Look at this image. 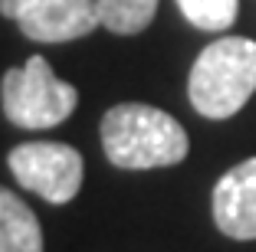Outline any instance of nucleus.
Listing matches in <instances>:
<instances>
[{
  "label": "nucleus",
  "instance_id": "obj_1",
  "mask_svg": "<svg viewBox=\"0 0 256 252\" xmlns=\"http://www.w3.org/2000/svg\"><path fill=\"white\" fill-rule=\"evenodd\" d=\"M106 157L122 171H151L181 164L190 151L188 131L174 115L142 102H125L102 118Z\"/></svg>",
  "mask_w": 256,
  "mask_h": 252
},
{
  "label": "nucleus",
  "instance_id": "obj_2",
  "mask_svg": "<svg viewBox=\"0 0 256 252\" xmlns=\"http://www.w3.org/2000/svg\"><path fill=\"white\" fill-rule=\"evenodd\" d=\"M256 92V43L246 36H224L197 56L188 79L190 105L204 118L224 121Z\"/></svg>",
  "mask_w": 256,
  "mask_h": 252
},
{
  "label": "nucleus",
  "instance_id": "obj_3",
  "mask_svg": "<svg viewBox=\"0 0 256 252\" xmlns=\"http://www.w3.org/2000/svg\"><path fill=\"white\" fill-rule=\"evenodd\" d=\"M0 102L10 125L26 131H46L69 118L79 105L76 85L62 82L43 56H30L26 66L10 69L0 85Z\"/></svg>",
  "mask_w": 256,
  "mask_h": 252
},
{
  "label": "nucleus",
  "instance_id": "obj_4",
  "mask_svg": "<svg viewBox=\"0 0 256 252\" xmlns=\"http://www.w3.org/2000/svg\"><path fill=\"white\" fill-rule=\"evenodd\" d=\"M10 174L23 190L43 197L46 203H69L82 190V154L62 141H26L7 157Z\"/></svg>",
  "mask_w": 256,
  "mask_h": 252
},
{
  "label": "nucleus",
  "instance_id": "obj_5",
  "mask_svg": "<svg viewBox=\"0 0 256 252\" xmlns=\"http://www.w3.org/2000/svg\"><path fill=\"white\" fill-rule=\"evenodd\" d=\"M14 20L26 39L69 43L98 26V7L96 0H23Z\"/></svg>",
  "mask_w": 256,
  "mask_h": 252
},
{
  "label": "nucleus",
  "instance_id": "obj_6",
  "mask_svg": "<svg viewBox=\"0 0 256 252\" xmlns=\"http://www.w3.org/2000/svg\"><path fill=\"white\" fill-rule=\"evenodd\" d=\"M214 223L230 239H256V157L230 167L217 180Z\"/></svg>",
  "mask_w": 256,
  "mask_h": 252
},
{
  "label": "nucleus",
  "instance_id": "obj_7",
  "mask_svg": "<svg viewBox=\"0 0 256 252\" xmlns=\"http://www.w3.org/2000/svg\"><path fill=\"white\" fill-rule=\"evenodd\" d=\"M0 252H43L36 213L7 187H0Z\"/></svg>",
  "mask_w": 256,
  "mask_h": 252
},
{
  "label": "nucleus",
  "instance_id": "obj_8",
  "mask_svg": "<svg viewBox=\"0 0 256 252\" xmlns=\"http://www.w3.org/2000/svg\"><path fill=\"white\" fill-rule=\"evenodd\" d=\"M98 7V23L108 33L118 36H135L148 30L154 13H158V0H96Z\"/></svg>",
  "mask_w": 256,
  "mask_h": 252
},
{
  "label": "nucleus",
  "instance_id": "obj_9",
  "mask_svg": "<svg viewBox=\"0 0 256 252\" xmlns=\"http://www.w3.org/2000/svg\"><path fill=\"white\" fill-rule=\"evenodd\" d=\"M178 7L188 16V23L207 33L230 30L240 16V0H178Z\"/></svg>",
  "mask_w": 256,
  "mask_h": 252
},
{
  "label": "nucleus",
  "instance_id": "obj_10",
  "mask_svg": "<svg viewBox=\"0 0 256 252\" xmlns=\"http://www.w3.org/2000/svg\"><path fill=\"white\" fill-rule=\"evenodd\" d=\"M20 3H23V0H0V13L7 16V20H14L16 10H20Z\"/></svg>",
  "mask_w": 256,
  "mask_h": 252
}]
</instances>
